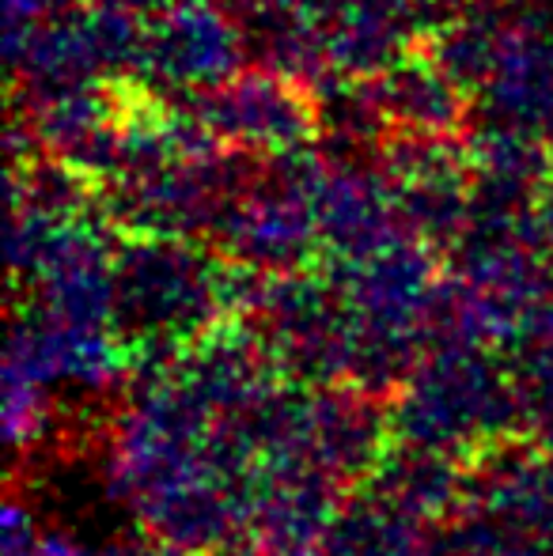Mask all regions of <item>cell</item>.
<instances>
[{
    "label": "cell",
    "instance_id": "cell-1",
    "mask_svg": "<svg viewBox=\"0 0 553 556\" xmlns=\"http://www.w3.org/2000/svg\"><path fill=\"white\" fill-rule=\"evenodd\" d=\"M519 417V390L508 379H489L481 367H436L428 379H414L399 405V432L410 446L451 451L486 446L504 435Z\"/></svg>",
    "mask_w": 553,
    "mask_h": 556
},
{
    "label": "cell",
    "instance_id": "cell-2",
    "mask_svg": "<svg viewBox=\"0 0 553 556\" xmlns=\"http://www.w3.org/2000/svg\"><path fill=\"white\" fill-rule=\"evenodd\" d=\"M417 515L394 507L376 492L368 504L345 507L326 530V549L330 556H414Z\"/></svg>",
    "mask_w": 553,
    "mask_h": 556
},
{
    "label": "cell",
    "instance_id": "cell-3",
    "mask_svg": "<svg viewBox=\"0 0 553 556\" xmlns=\"http://www.w3.org/2000/svg\"><path fill=\"white\" fill-rule=\"evenodd\" d=\"M30 556H88V553L76 549V545H68V542H58V538H46V542H38V549Z\"/></svg>",
    "mask_w": 553,
    "mask_h": 556
}]
</instances>
